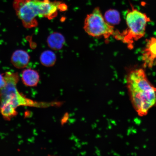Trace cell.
I'll return each mask as SVG.
<instances>
[{"instance_id": "cell-1", "label": "cell", "mask_w": 156, "mask_h": 156, "mask_svg": "<svg viewBox=\"0 0 156 156\" xmlns=\"http://www.w3.org/2000/svg\"><path fill=\"white\" fill-rule=\"evenodd\" d=\"M126 85L130 101L138 115H146L156 106V87L150 82L145 70L130 69L126 78Z\"/></svg>"}, {"instance_id": "cell-4", "label": "cell", "mask_w": 156, "mask_h": 156, "mask_svg": "<svg viewBox=\"0 0 156 156\" xmlns=\"http://www.w3.org/2000/svg\"><path fill=\"white\" fill-rule=\"evenodd\" d=\"M84 29L90 36L97 38L103 37L108 38L115 33L114 27L105 20L98 7L95 8L92 13L87 15Z\"/></svg>"}, {"instance_id": "cell-10", "label": "cell", "mask_w": 156, "mask_h": 156, "mask_svg": "<svg viewBox=\"0 0 156 156\" xmlns=\"http://www.w3.org/2000/svg\"><path fill=\"white\" fill-rule=\"evenodd\" d=\"M56 59V55L50 50H46L41 54L40 61L42 65L46 67H50L55 64Z\"/></svg>"}, {"instance_id": "cell-6", "label": "cell", "mask_w": 156, "mask_h": 156, "mask_svg": "<svg viewBox=\"0 0 156 156\" xmlns=\"http://www.w3.org/2000/svg\"><path fill=\"white\" fill-rule=\"evenodd\" d=\"M142 60L145 67L151 68L156 64V37H153L147 41L142 53Z\"/></svg>"}, {"instance_id": "cell-5", "label": "cell", "mask_w": 156, "mask_h": 156, "mask_svg": "<svg viewBox=\"0 0 156 156\" xmlns=\"http://www.w3.org/2000/svg\"><path fill=\"white\" fill-rule=\"evenodd\" d=\"M13 6L17 16L25 28L30 29L37 26V16L30 0H14Z\"/></svg>"}, {"instance_id": "cell-8", "label": "cell", "mask_w": 156, "mask_h": 156, "mask_svg": "<svg viewBox=\"0 0 156 156\" xmlns=\"http://www.w3.org/2000/svg\"><path fill=\"white\" fill-rule=\"evenodd\" d=\"M21 80L23 84L26 86L35 87L37 86L40 81V75L36 70L29 68L22 71Z\"/></svg>"}, {"instance_id": "cell-3", "label": "cell", "mask_w": 156, "mask_h": 156, "mask_svg": "<svg viewBox=\"0 0 156 156\" xmlns=\"http://www.w3.org/2000/svg\"><path fill=\"white\" fill-rule=\"evenodd\" d=\"M151 19L145 13L138 10L131 4L126 16L127 28L122 33L115 31L114 35L117 40L122 41L132 49L134 42L145 36L146 27Z\"/></svg>"}, {"instance_id": "cell-2", "label": "cell", "mask_w": 156, "mask_h": 156, "mask_svg": "<svg viewBox=\"0 0 156 156\" xmlns=\"http://www.w3.org/2000/svg\"><path fill=\"white\" fill-rule=\"evenodd\" d=\"M5 84L0 89V112L3 118L10 120L16 116V109L20 106L39 107L40 104L27 98L17 88L19 80L18 73L6 72L4 74Z\"/></svg>"}, {"instance_id": "cell-9", "label": "cell", "mask_w": 156, "mask_h": 156, "mask_svg": "<svg viewBox=\"0 0 156 156\" xmlns=\"http://www.w3.org/2000/svg\"><path fill=\"white\" fill-rule=\"evenodd\" d=\"M47 43L49 47L54 50L61 49L65 43V40L64 36L60 33L54 32L48 36Z\"/></svg>"}, {"instance_id": "cell-11", "label": "cell", "mask_w": 156, "mask_h": 156, "mask_svg": "<svg viewBox=\"0 0 156 156\" xmlns=\"http://www.w3.org/2000/svg\"><path fill=\"white\" fill-rule=\"evenodd\" d=\"M104 18L107 23L111 25L118 24L121 20L119 13L114 9L107 10L105 13Z\"/></svg>"}, {"instance_id": "cell-7", "label": "cell", "mask_w": 156, "mask_h": 156, "mask_svg": "<svg viewBox=\"0 0 156 156\" xmlns=\"http://www.w3.org/2000/svg\"><path fill=\"white\" fill-rule=\"evenodd\" d=\"M30 59V56L28 52L24 50H17L12 55L11 62L17 69H23L28 65Z\"/></svg>"}, {"instance_id": "cell-13", "label": "cell", "mask_w": 156, "mask_h": 156, "mask_svg": "<svg viewBox=\"0 0 156 156\" xmlns=\"http://www.w3.org/2000/svg\"><path fill=\"white\" fill-rule=\"evenodd\" d=\"M5 84V81L4 74L0 73V89L2 88Z\"/></svg>"}, {"instance_id": "cell-14", "label": "cell", "mask_w": 156, "mask_h": 156, "mask_svg": "<svg viewBox=\"0 0 156 156\" xmlns=\"http://www.w3.org/2000/svg\"><path fill=\"white\" fill-rule=\"evenodd\" d=\"M67 6L66 4L62 3L60 4L58 6V10L60 11H64L67 10Z\"/></svg>"}, {"instance_id": "cell-12", "label": "cell", "mask_w": 156, "mask_h": 156, "mask_svg": "<svg viewBox=\"0 0 156 156\" xmlns=\"http://www.w3.org/2000/svg\"><path fill=\"white\" fill-rule=\"evenodd\" d=\"M69 118V113L67 112H66L62 117L61 120V125L63 126L64 125L66 124L68 122Z\"/></svg>"}]
</instances>
